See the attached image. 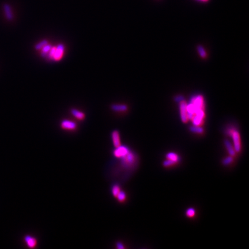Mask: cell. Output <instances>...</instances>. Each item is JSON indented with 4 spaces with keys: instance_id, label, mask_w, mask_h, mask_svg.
I'll list each match as a JSON object with an SVG mask.
<instances>
[{
    "instance_id": "obj_22",
    "label": "cell",
    "mask_w": 249,
    "mask_h": 249,
    "mask_svg": "<svg viewBox=\"0 0 249 249\" xmlns=\"http://www.w3.org/2000/svg\"><path fill=\"white\" fill-rule=\"evenodd\" d=\"M175 164H176L175 162L172 161V160H171L166 159V160H165V161L163 162V165L164 167H168L174 166V165H175Z\"/></svg>"
},
{
    "instance_id": "obj_18",
    "label": "cell",
    "mask_w": 249,
    "mask_h": 249,
    "mask_svg": "<svg viewBox=\"0 0 249 249\" xmlns=\"http://www.w3.org/2000/svg\"><path fill=\"white\" fill-rule=\"evenodd\" d=\"M47 43H48V40L46 39H43L42 40H41L40 42L36 44V45H35L34 47L36 50H40L41 49H42L44 46H45Z\"/></svg>"
},
{
    "instance_id": "obj_20",
    "label": "cell",
    "mask_w": 249,
    "mask_h": 249,
    "mask_svg": "<svg viewBox=\"0 0 249 249\" xmlns=\"http://www.w3.org/2000/svg\"><path fill=\"white\" fill-rule=\"evenodd\" d=\"M197 50H198V53H199V54L201 57L203 58L206 57V51L202 46H201V45L198 46H197Z\"/></svg>"
},
{
    "instance_id": "obj_11",
    "label": "cell",
    "mask_w": 249,
    "mask_h": 249,
    "mask_svg": "<svg viewBox=\"0 0 249 249\" xmlns=\"http://www.w3.org/2000/svg\"><path fill=\"white\" fill-rule=\"evenodd\" d=\"M224 145L226 148L227 150L228 153L229 154V155L234 157L236 155V152L235 151L234 146H233L231 144V142H230L228 140L225 139L224 141Z\"/></svg>"
},
{
    "instance_id": "obj_4",
    "label": "cell",
    "mask_w": 249,
    "mask_h": 249,
    "mask_svg": "<svg viewBox=\"0 0 249 249\" xmlns=\"http://www.w3.org/2000/svg\"><path fill=\"white\" fill-rule=\"evenodd\" d=\"M60 126L63 130L73 131L77 129V125L74 121L65 119L61 122Z\"/></svg>"
},
{
    "instance_id": "obj_10",
    "label": "cell",
    "mask_w": 249,
    "mask_h": 249,
    "mask_svg": "<svg viewBox=\"0 0 249 249\" xmlns=\"http://www.w3.org/2000/svg\"><path fill=\"white\" fill-rule=\"evenodd\" d=\"M71 112L73 116L80 121H83L86 118V114L84 112H82L80 110L76 109H72L71 110Z\"/></svg>"
},
{
    "instance_id": "obj_24",
    "label": "cell",
    "mask_w": 249,
    "mask_h": 249,
    "mask_svg": "<svg viewBox=\"0 0 249 249\" xmlns=\"http://www.w3.org/2000/svg\"><path fill=\"white\" fill-rule=\"evenodd\" d=\"M182 100H184V98H183L182 96L179 95V96H177L175 97V101L176 102L179 103V102H181V101H182Z\"/></svg>"
},
{
    "instance_id": "obj_9",
    "label": "cell",
    "mask_w": 249,
    "mask_h": 249,
    "mask_svg": "<svg viewBox=\"0 0 249 249\" xmlns=\"http://www.w3.org/2000/svg\"><path fill=\"white\" fill-rule=\"evenodd\" d=\"M112 111L115 112H124L128 110V106L124 104H112L110 106Z\"/></svg>"
},
{
    "instance_id": "obj_13",
    "label": "cell",
    "mask_w": 249,
    "mask_h": 249,
    "mask_svg": "<svg viewBox=\"0 0 249 249\" xmlns=\"http://www.w3.org/2000/svg\"><path fill=\"white\" fill-rule=\"evenodd\" d=\"M166 157L167 159L171 160L172 161L175 162L176 163L180 161V157H179L177 153L175 152H170L167 153Z\"/></svg>"
},
{
    "instance_id": "obj_5",
    "label": "cell",
    "mask_w": 249,
    "mask_h": 249,
    "mask_svg": "<svg viewBox=\"0 0 249 249\" xmlns=\"http://www.w3.org/2000/svg\"><path fill=\"white\" fill-rule=\"evenodd\" d=\"M130 150V149L129 147L125 145H121L120 146L115 148V149L112 152V154L115 157L118 159L119 158V157H121L125 155L126 154H127Z\"/></svg>"
},
{
    "instance_id": "obj_23",
    "label": "cell",
    "mask_w": 249,
    "mask_h": 249,
    "mask_svg": "<svg viewBox=\"0 0 249 249\" xmlns=\"http://www.w3.org/2000/svg\"><path fill=\"white\" fill-rule=\"evenodd\" d=\"M116 247L118 249H124L125 248L124 244L121 242H117L116 243Z\"/></svg>"
},
{
    "instance_id": "obj_8",
    "label": "cell",
    "mask_w": 249,
    "mask_h": 249,
    "mask_svg": "<svg viewBox=\"0 0 249 249\" xmlns=\"http://www.w3.org/2000/svg\"><path fill=\"white\" fill-rule=\"evenodd\" d=\"M111 139H112V144L114 147L115 148H116L119 146H120L121 145V142L120 134H119V131L117 130H113L111 132Z\"/></svg>"
},
{
    "instance_id": "obj_17",
    "label": "cell",
    "mask_w": 249,
    "mask_h": 249,
    "mask_svg": "<svg viewBox=\"0 0 249 249\" xmlns=\"http://www.w3.org/2000/svg\"><path fill=\"white\" fill-rule=\"evenodd\" d=\"M121 187L119 186V185L118 184H114L111 187V193L113 197H114L115 198L116 197V195H118L119 193V192L121 191Z\"/></svg>"
},
{
    "instance_id": "obj_3",
    "label": "cell",
    "mask_w": 249,
    "mask_h": 249,
    "mask_svg": "<svg viewBox=\"0 0 249 249\" xmlns=\"http://www.w3.org/2000/svg\"><path fill=\"white\" fill-rule=\"evenodd\" d=\"M65 47L62 43H59L57 46H55V50L51 59L54 61H59L62 59L65 53Z\"/></svg>"
},
{
    "instance_id": "obj_2",
    "label": "cell",
    "mask_w": 249,
    "mask_h": 249,
    "mask_svg": "<svg viewBox=\"0 0 249 249\" xmlns=\"http://www.w3.org/2000/svg\"><path fill=\"white\" fill-rule=\"evenodd\" d=\"M227 134L232 137L234 143L233 146L236 153H239L241 151V140L239 132L235 129H229L227 131Z\"/></svg>"
},
{
    "instance_id": "obj_14",
    "label": "cell",
    "mask_w": 249,
    "mask_h": 249,
    "mask_svg": "<svg viewBox=\"0 0 249 249\" xmlns=\"http://www.w3.org/2000/svg\"><path fill=\"white\" fill-rule=\"evenodd\" d=\"M189 130L192 133H198V134H202L204 132V129L201 128L200 126H196L193 125L191 126L189 128Z\"/></svg>"
},
{
    "instance_id": "obj_7",
    "label": "cell",
    "mask_w": 249,
    "mask_h": 249,
    "mask_svg": "<svg viewBox=\"0 0 249 249\" xmlns=\"http://www.w3.org/2000/svg\"><path fill=\"white\" fill-rule=\"evenodd\" d=\"M24 241L27 247L30 248H35L37 245V239L30 235H26L24 237Z\"/></svg>"
},
{
    "instance_id": "obj_16",
    "label": "cell",
    "mask_w": 249,
    "mask_h": 249,
    "mask_svg": "<svg viewBox=\"0 0 249 249\" xmlns=\"http://www.w3.org/2000/svg\"><path fill=\"white\" fill-rule=\"evenodd\" d=\"M115 198H116V199L119 203H124L126 199V194L125 191L121 190Z\"/></svg>"
},
{
    "instance_id": "obj_25",
    "label": "cell",
    "mask_w": 249,
    "mask_h": 249,
    "mask_svg": "<svg viewBox=\"0 0 249 249\" xmlns=\"http://www.w3.org/2000/svg\"><path fill=\"white\" fill-rule=\"evenodd\" d=\"M199 1H208V0H199Z\"/></svg>"
},
{
    "instance_id": "obj_12",
    "label": "cell",
    "mask_w": 249,
    "mask_h": 249,
    "mask_svg": "<svg viewBox=\"0 0 249 249\" xmlns=\"http://www.w3.org/2000/svg\"><path fill=\"white\" fill-rule=\"evenodd\" d=\"M4 9L6 18H7L8 20H12L13 19V15L11 6L9 4H6L4 5Z\"/></svg>"
},
{
    "instance_id": "obj_19",
    "label": "cell",
    "mask_w": 249,
    "mask_h": 249,
    "mask_svg": "<svg viewBox=\"0 0 249 249\" xmlns=\"http://www.w3.org/2000/svg\"><path fill=\"white\" fill-rule=\"evenodd\" d=\"M233 160H234V157L229 155V156L225 157V158L223 160L222 163L223 165L228 166L232 163Z\"/></svg>"
},
{
    "instance_id": "obj_6",
    "label": "cell",
    "mask_w": 249,
    "mask_h": 249,
    "mask_svg": "<svg viewBox=\"0 0 249 249\" xmlns=\"http://www.w3.org/2000/svg\"><path fill=\"white\" fill-rule=\"evenodd\" d=\"M179 109H180L181 119L182 122L186 123L188 121L187 113V103L185 100L179 102Z\"/></svg>"
},
{
    "instance_id": "obj_21",
    "label": "cell",
    "mask_w": 249,
    "mask_h": 249,
    "mask_svg": "<svg viewBox=\"0 0 249 249\" xmlns=\"http://www.w3.org/2000/svg\"><path fill=\"white\" fill-rule=\"evenodd\" d=\"M195 215V210L193 208H189L186 211V215L188 217H193Z\"/></svg>"
},
{
    "instance_id": "obj_1",
    "label": "cell",
    "mask_w": 249,
    "mask_h": 249,
    "mask_svg": "<svg viewBox=\"0 0 249 249\" xmlns=\"http://www.w3.org/2000/svg\"><path fill=\"white\" fill-rule=\"evenodd\" d=\"M118 159H119L120 162L119 166H121V167L125 170L133 169L137 161L135 153L131 150L129 151L125 155L119 157Z\"/></svg>"
},
{
    "instance_id": "obj_15",
    "label": "cell",
    "mask_w": 249,
    "mask_h": 249,
    "mask_svg": "<svg viewBox=\"0 0 249 249\" xmlns=\"http://www.w3.org/2000/svg\"><path fill=\"white\" fill-rule=\"evenodd\" d=\"M52 46L49 45V43L46 44L45 46H44L42 49H41V55L42 57H46L47 55L48 54V53H49L50 49H51Z\"/></svg>"
}]
</instances>
